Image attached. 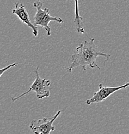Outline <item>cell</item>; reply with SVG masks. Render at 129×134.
Returning <instances> with one entry per match:
<instances>
[{
  "label": "cell",
  "instance_id": "obj_6",
  "mask_svg": "<svg viewBox=\"0 0 129 134\" xmlns=\"http://www.w3.org/2000/svg\"><path fill=\"white\" fill-rule=\"evenodd\" d=\"M12 12L14 14H16L23 23L26 24L32 30L33 34L35 37H37L38 36V27L31 22L28 13L23 3H16L15 8L12 9Z\"/></svg>",
  "mask_w": 129,
  "mask_h": 134
},
{
  "label": "cell",
  "instance_id": "obj_5",
  "mask_svg": "<svg viewBox=\"0 0 129 134\" xmlns=\"http://www.w3.org/2000/svg\"><path fill=\"white\" fill-rule=\"evenodd\" d=\"M128 86H129V82L119 86H105L102 84H100L99 90L94 93L91 98L86 100V104L90 105L93 103H102L114 92L121 89L127 88Z\"/></svg>",
  "mask_w": 129,
  "mask_h": 134
},
{
  "label": "cell",
  "instance_id": "obj_1",
  "mask_svg": "<svg viewBox=\"0 0 129 134\" xmlns=\"http://www.w3.org/2000/svg\"><path fill=\"white\" fill-rule=\"evenodd\" d=\"M99 56L106 58L105 63L110 58V54L98 49V46L95 43V38H89L77 46L76 52L71 55V63L66 68V70L71 73L78 66H81L84 71L87 66L91 68H97L100 70V68L96 64V59Z\"/></svg>",
  "mask_w": 129,
  "mask_h": 134
},
{
  "label": "cell",
  "instance_id": "obj_3",
  "mask_svg": "<svg viewBox=\"0 0 129 134\" xmlns=\"http://www.w3.org/2000/svg\"><path fill=\"white\" fill-rule=\"evenodd\" d=\"M34 6L37 9L34 18V24L35 26L40 25L41 27L44 28L46 31L47 35L50 36L52 34L51 29L49 26L50 21H56L59 23H63V19L59 17H53L50 14V9L45 8L42 9V3L41 1H37L34 3Z\"/></svg>",
  "mask_w": 129,
  "mask_h": 134
},
{
  "label": "cell",
  "instance_id": "obj_4",
  "mask_svg": "<svg viewBox=\"0 0 129 134\" xmlns=\"http://www.w3.org/2000/svg\"><path fill=\"white\" fill-rule=\"evenodd\" d=\"M62 111L63 110H59L52 117H44L37 120H32L29 126L30 130L35 134H50L51 132L55 130V127L53 126V123Z\"/></svg>",
  "mask_w": 129,
  "mask_h": 134
},
{
  "label": "cell",
  "instance_id": "obj_8",
  "mask_svg": "<svg viewBox=\"0 0 129 134\" xmlns=\"http://www.w3.org/2000/svg\"><path fill=\"white\" fill-rule=\"evenodd\" d=\"M17 65H18V63H12V64H11V65H8V66L5 67V68H1V70H0V77L2 76L4 72H6V71L7 70H9V68H12V67L16 66H17Z\"/></svg>",
  "mask_w": 129,
  "mask_h": 134
},
{
  "label": "cell",
  "instance_id": "obj_7",
  "mask_svg": "<svg viewBox=\"0 0 129 134\" xmlns=\"http://www.w3.org/2000/svg\"><path fill=\"white\" fill-rule=\"evenodd\" d=\"M75 17L74 22L75 23L76 30L78 33L85 34V29H84L82 23L83 18L79 14L78 0H75Z\"/></svg>",
  "mask_w": 129,
  "mask_h": 134
},
{
  "label": "cell",
  "instance_id": "obj_2",
  "mask_svg": "<svg viewBox=\"0 0 129 134\" xmlns=\"http://www.w3.org/2000/svg\"><path fill=\"white\" fill-rule=\"evenodd\" d=\"M39 66H37L36 69L35 70V79L32 83V85L29 88L28 90L22 93L17 97H12L11 100L12 102H15L21 97H23L25 95L30 93V92H35L36 93V96L38 99H43L45 97H49L50 96V86L51 85V81L48 80L46 78H41L39 74Z\"/></svg>",
  "mask_w": 129,
  "mask_h": 134
}]
</instances>
